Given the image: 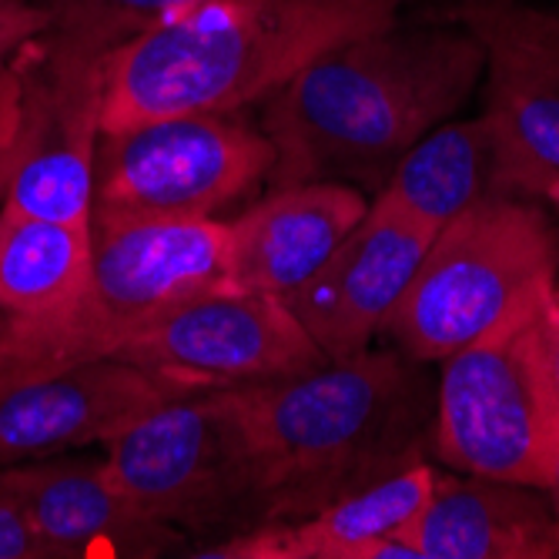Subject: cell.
I'll use <instances>...</instances> for the list:
<instances>
[{"label": "cell", "mask_w": 559, "mask_h": 559, "mask_svg": "<svg viewBox=\"0 0 559 559\" xmlns=\"http://www.w3.org/2000/svg\"><path fill=\"white\" fill-rule=\"evenodd\" d=\"M483 64V44L455 17H395L335 44L262 100L259 128L275 147L269 188L335 181L379 194L429 131L466 108Z\"/></svg>", "instance_id": "6da1fadb"}, {"label": "cell", "mask_w": 559, "mask_h": 559, "mask_svg": "<svg viewBox=\"0 0 559 559\" xmlns=\"http://www.w3.org/2000/svg\"><path fill=\"white\" fill-rule=\"evenodd\" d=\"M105 449L115 486L144 516L194 536L251 526L248 442L235 389L175 395Z\"/></svg>", "instance_id": "8992f818"}, {"label": "cell", "mask_w": 559, "mask_h": 559, "mask_svg": "<svg viewBox=\"0 0 559 559\" xmlns=\"http://www.w3.org/2000/svg\"><path fill=\"white\" fill-rule=\"evenodd\" d=\"M50 14L44 37L71 55L105 61L131 37L194 0H40Z\"/></svg>", "instance_id": "d6986e66"}, {"label": "cell", "mask_w": 559, "mask_h": 559, "mask_svg": "<svg viewBox=\"0 0 559 559\" xmlns=\"http://www.w3.org/2000/svg\"><path fill=\"white\" fill-rule=\"evenodd\" d=\"M248 442L251 526L301 520L432 455L436 385L402 348L235 389ZM248 526V530H251Z\"/></svg>", "instance_id": "7a4b0ae2"}, {"label": "cell", "mask_w": 559, "mask_h": 559, "mask_svg": "<svg viewBox=\"0 0 559 559\" xmlns=\"http://www.w3.org/2000/svg\"><path fill=\"white\" fill-rule=\"evenodd\" d=\"M275 147L238 111H188L100 131L94 209L215 218L269 181Z\"/></svg>", "instance_id": "52a82bcc"}, {"label": "cell", "mask_w": 559, "mask_h": 559, "mask_svg": "<svg viewBox=\"0 0 559 559\" xmlns=\"http://www.w3.org/2000/svg\"><path fill=\"white\" fill-rule=\"evenodd\" d=\"M185 392L194 389L151 376L118 355L8 382L0 385V469L64 455L81 445H105Z\"/></svg>", "instance_id": "7c38bea8"}, {"label": "cell", "mask_w": 559, "mask_h": 559, "mask_svg": "<svg viewBox=\"0 0 559 559\" xmlns=\"http://www.w3.org/2000/svg\"><path fill=\"white\" fill-rule=\"evenodd\" d=\"M552 205H556V209H559V194H556V198H552Z\"/></svg>", "instance_id": "d4e9b609"}, {"label": "cell", "mask_w": 559, "mask_h": 559, "mask_svg": "<svg viewBox=\"0 0 559 559\" xmlns=\"http://www.w3.org/2000/svg\"><path fill=\"white\" fill-rule=\"evenodd\" d=\"M21 115V74L14 61L0 64V194H4V175H8V155L17 131Z\"/></svg>", "instance_id": "7402d4cb"}, {"label": "cell", "mask_w": 559, "mask_h": 559, "mask_svg": "<svg viewBox=\"0 0 559 559\" xmlns=\"http://www.w3.org/2000/svg\"><path fill=\"white\" fill-rule=\"evenodd\" d=\"M47 559H155L185 546V533L144 516L115 486L105 460L47 455L0 469Z\"/></svg>", "instance_id": "4fadbf2b"}, {"label": "cell", "mask_w": 559, "mask_h": 559, "mask_svg": "<svg viewBox=\"0 0 559 559\" xmlns=\"http://www.w3.org/2000/svg\"><path fill=\"white\" fill-rule=\"evenodd\" d=\"M436 483V466L416 463L322 510L228 533L194 556L209 559H413L402 533L413 526Z\"/></svg>", "instance_id": "5bb4252c"}, {"label": "cell", "mask_w": 559, "mask_h": 559, "mask_svg": "<svg viewBox=\"0 0 559 559\" xmlns=\"http://www.w3.org/2000/svg\"><path fill=\"white\" fill-rule=\"evenodd\" d=\"M14 64L21 74V115L0 205L61 222H91L105 61L71 55L40 34Z\"/></svg>", "instance_id": "ba28073f"}, {"label": "cell", "mask_w": 559, "mask_h": 559, "mask_svg": "<svg viewBox=\"0 0 559 559\" xmlns=\"http://www.w3.org/2000/svg\"><path fill=\"white\" fill-rule=\"evenodd\" d=\"M449 17L483 44V115L510 198L559 194V14L523 0H460Z\"/></svg>", "instance_id": "9c48e42d"}, {"label": "cell", "mask_w": 559, "mask_h": 559, "mask_svg": "<svg viewBox=\"0 0 559 559\" xmlns=\"http://www.w3.org/2000/svg\"><path fill=\"white\" fill-rule=\"evenodd\" d=\"M369 201L359 188L335 181L272 188L269 198L228 222L235 292L292 295L359 225Z\"/></svg>", "instance_id": "9a60e30c"}, {"label": "cell", "mask_w": 559, "mask_h": 559, "mask_svg": "<svg viewBox=\"0 0 559 559\" xmlns=\"http://www.w3.org/2000/svg\"><path fill=\"white\" fill-rule=\"evenodd\" d=\"M405 0H194L105 58L100 131L259 105L335 44L385 27Z\"/></svg>", "instance_id": "3957f363"}, {"label": "cell", "mask_w": 559, "mask_h": 559, "mask_svg": "<svg viewBox=\"0 0 559 559\" xmlns=\"http://www.w3.org/2000/svg\"><path fill=\"white\" fill-rule=\"evenodd\" d=\"M47 27L50 14L40 0H0V64L14 61Z\"/></svg>", "instance_id": "ffe728a7"}, {"label": "cell", "mask_w": 559, "mask_h": 559, "mask_svg": "<svg viewBox=\"0 0 559 559\" xmlns=\"http://www.w3.org/2000/svg\"><path fill=\"white\" fill-rule=\"evenodd\" d=\"M556 275L486 335L442 359L432 455L452 473L539 486L559 436L543 362V316Z\"/></svg>", "instance_id": "5b68a950"}, {"label": "cell", "mask_w": 559, "mask_h": 559, "mask_svg": "<svg viewBox=\"0 0 559 559\" xmlns=\"http://www.w3.org/2000/svg\"><path fill=\"white\" fill-rule=\"evenodd\" d=\"M499 194H506L502 151L489 118L479 115L469 121L452 118L429 131L372 198L439 231L455 215Z\"/></svg>", "instance_id": "ac0fdd59"}, {"label": "cell", "mask_w": 559, "mask_h": 559, "mask_svg": "<svg viewBox=\"0 0 559 559\" xmlns=\"http://www.w3.org/2000/svg\"><path fill=\"white\" fill-rule=\"evenodd\" d=\"M543 362H546V389H549L552 419H556V429H559V285H552L549 295H546V316H543Z\"/></svg>", "instance_id": "603a6c76"}, {"label": "cell", "mask_w": 559, "mask_h": 559, "mask_svg": "<svg viewBox=\"0 0 559 559\" xmlns=\"http://www.w3.org/2000/svg\"><path fill=\"white\" fill-rule=\"evenodd\" d=\"M91 301V222L0 205V335L68 329Z\"/></svg>", "instance_id": "e0dca14e"}, {"label": "cell", "mask_w": 559, "mask_h": 559, "mask_svg": "<svg viewBox=\"0 0 559 559\" xmlns=\"http://www.w3.org/2000/svg\"><path fill=\"white\" fill-rule=\"evenodd\" d=\"M559 269V235L539 201L486 198L445 222L385 322V335L432 366L486 335Z\"/></svg>", "instance_id": "277c9868"}, {"label": "cell", "mask_w": 559, "mask_h": 559, "mask_svg": "<svg viewBox=\"0 0 559 559\" xmlns=\"http://www.w3.org/2000/svg\"><path fill=\"white\" fill-rule=\"evenodd\" d=\"M402 543L413 559H559V520L539 486L449 469Z\"/></svg>", "instance_id": "2e32d148"}, {"label": "cell", "mask_w": 559, "mask_h": 559, "mask_svg": "<svg viewBox=\"0 0 559 559\" xmlns=\"http://www.w3.org/2000/svg\"><path fill=\"white\" fill-rule=\"evenodd\" d=\"M552 510H556V520H559V436L552 442V452H549V466H546V483H543Z\"/></svg>", "instance_id": "cb8c5ba5"}, {"label": "cell", "mask_w": 559, "mask_h": 559, "mask_svg": "<svg viewBox=\"0 0 559 559\" xmlns=\"http://www.w3.org/2000/svg\"><path fill=\"white\" fill-rule=\"evenodd\" d=\"M118 359L181 389H241L325 362L278 295L215 292L134 329Z\"/></svg>", "instance_id": "30bf717a"}, {"label": "cell", "mask_w": 559, "mask_h": 559, "mask_svg": "<svg viewBox=\"0 0 559 559\" xmlns=\"http://www.w3.org/2000/svg\"><path fill=\"white\" fill-rule=\"evenodd\" d=\"M432 238L436 228L372 198L359 225L309 282L285 295V305L325 359L362 352L382 335Z\"/></svg>", "instance_id": "8fae6325"}, {"label": "cell", "mask_w": 559, "mask_h": 559, "mask_svg": "<svg viewBox=\"0 0 559 559\" xmlns=\"http://www.w3.org/2000/svg\"><path fill=\"white\" fill-rule=\"evenodd\" d=\"M0 559H47L4 476H0Z\"/></svg>", "instance_id": "44dd1931"}, {"label": "cell", "mask_w": 559, "mask_h": 559, "mask_svg": "<svg viewBox=\"0 0 559 559\" xmlns=\"http://www.w3.org/2000/svg\"><path fill=\"white\" fill-rule=\"evenodd\" d=\"M449 4H460V0H449Z\"/></svg>", "instance_id": "484cf974"}]
</instances>
